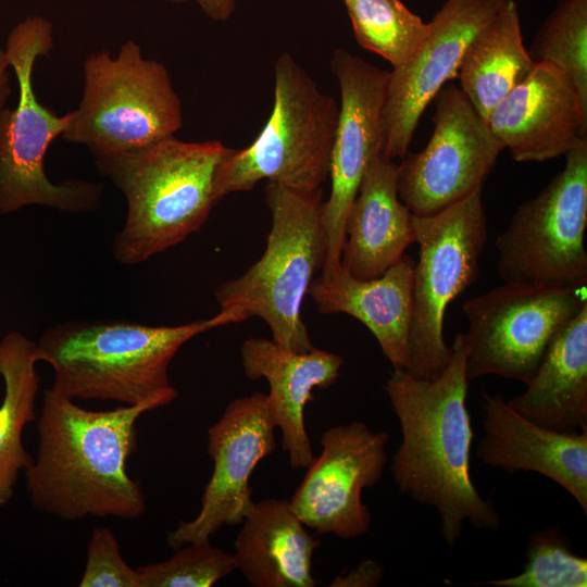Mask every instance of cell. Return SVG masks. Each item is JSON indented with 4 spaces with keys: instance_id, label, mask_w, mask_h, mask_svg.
I'll return each mask as SVG.
<instances>
[{
    "instance_id": "18",
    "label": "cell",
    "mask_w": 587,
    "mask_h": 587,
    "mask_svg": "<svg viewBox=\"0 0 587 587\" xmlns=\"http://www.w3.org/2000/svg\"><path fill=\"white\" fill-rule=\"evenodd\" d=\"M482 463L514 474L536 472L566 490L587 513V432L569 435L539 426L515 411L501 394H482Z\"/></svg>"
},
{
    "instance_id": "25",
    "label": "cell",
    "mask_w": 587,
    "mask_h": 587,
    "mask_svg": "<svg viewBox=\"0 0 587 587\" xmlns=\"http://www.w3.org/2000/svg\"><path fill=\"white\" fill-rule=\"evenodd\" d=\"M37 362L36 342L23 334L11 332L0 340V376L4 383L0 404V508L12 498L20 472L34 460L24 447L23 432L36 416L40 385Z\"/></svg>"
},
{
    "instance_id": "22",
    "label": "cell",
    "mask_w": 587,
    "mask_h": 587,
    "mask_svg": "<svg viewBox=\"0 0 587 587\" xmlns=\"http://www.w3.org/2000/svg\"><path fill=\"white\" fill-rule=\"evenodd\" d=\"M234 547L236 567L254 587H315L312 559L321 541L287 499L254 501Z\"/></svg>"
},
{
    "instance_id": "14",
    "label": "cell",
    "mask_w": 587,
    "mask_h": 587,
    "mask_svg": "<svg viewBox=\"0 0 587 587\" xmlns=\"http://www.w3.org/2000/svg\"><path fill=\"white\" fill-rule=\"evenodd\" d=\"M385 430L360 421L335 425L321 436V454L289 499L299 520L321 535L353 539L367 533L372 515L362 490L374 487L387 464Z\"/></svg>"
},
{
    "instance_id": "10",
    "label": "cell",
    "mask_w": 587,
    "mask_h": 587,
    "mask_svg": "<svg viewBox=\"0 0 587 587\" xmlns=\"http://www.w3.org/2000/svg\"><path fill=\"white\" fill-rule=\"evenodd\" d=\"M565 158L563 170L515 210L495 240L504 283L586 287L587 143Z\"/></svg>"
},
{
    "instance_id": "2",
    "label": "cell",
    "mask_w": 587,
    "mask_h": 587,
    "mask_svg": "<svg viewBox=\"0 0 587 587\" xmlns=\"http://www.w3.org/2000/svg\"><path fill=\"white\" fill-rule=\"evenodd\" d=\"M166 405L150 400L93 411L52 387L43 391L36 457L25 470L33 505L64 520H133L146 512L140 483L127 472L138 419Z\"/></svg>"
},
{
    "instance_id": "23",
    "label": "cell",
    "mask_w": 587,
    "mask_h": 587,
    "mask_svg": "<svg viewBox=\"0 0 587 587\" xmlns=\"http://www.w3.org/2000/svg\"><path fill=\"white\" fill-rule=\"evenodd\" d=\"M508 403L545 428L587 432V304L554 336L526 390Z\"/></svg>"
},
{
    "instance_id": "6",
    "label": "cell",
    "mask_w": 587,
    "mask_h": 587,
    "mask_svg": "<svg viewBox=\"0 0 587 587\" xmlns=\"http://www.w3.org/2000/svg\"><path fill=\"white\" fill-rule=\"evenodd\" d=\"M53 48L52 24L29 16L9 34L4 49L18 87L16 105L0 110V213L27 205L67 213H88L101 204L103 186L85 179L53 183L45 172V157L67 128L72 113L57 114L36 97L33 73L36 61Z\"/></svg>"
},
{
    "instance_id": "15",
    "label": "cell",
    "mask_w": 587,
    "mask_h": 587,
    "mask_svg": "<svg viewBox=\"0 0 587 587\" xmlns=\"http://www.w3.org/2000/svg\"><path fill=\"white\" fill-rule=\"evenodd\" d=\"M275 428L265 394L257 391L226 405L208 429L207 452L213 470L201 508L195 519L180 521L168 533L171 548L210 540L222 526L241 524L254 502L250 477L276 448Z\"/></svg>"
},
{
    "instance_id": "1",
    "label": "cell",
    "mask_w": 587,
    "mask_h": 587,
    "mask_svg": "<svg viewBox=\"0 0 587 587\" xmlns=\"http://www.w3.org/2000/svg\"><path fill=\"white\" fill-rule=\"evenodd\" d=\"M447 366L432 379L394 370L385 384L400 423L390 472L399 490L437 510L444 541L454 547L469 522L497 530L501 516L471 477L473 429L466 408V341L458 334Z\"/></svg>"
},
{
    "instance_id": "26",
    "label": "cell",
    "mask_w": 587,
    "mask_h": 587,
    "mask_svg": "<svg viewBox=\"0 0 587 587\" xmlns=\"http://www.w3.org/2000/svg\"><path fill=\"white\" fill-rule=\"evenodd\" d=\"M358 43L399 67L424 43L428 23L401 0H344Z\"/></svg>"
},
{
    "instance_id": "30",
    "label": "cell",
    "mask_w": 587,
    "mask_h": 587,
    "mask_svg": "<svg viewBox=\"0 0 587 587\" xmlns=\"http://www.w3.org/2000/svg\"><path fill=\"white\" fill-rule=\"evenodd\" d=\"M80 587H141L137 569L123 559L117 539L108 527L93 528Z\"/></svg>"
},
{
    "instance_id": "9",
    "label": "cell",
    "mask_w": 587,
    "mask_h": 587,
    "mask_svg": "<svg viewBox=\"0 0 587 587\" xmlns=\"http://www.w3.org/2000/svg\"><path fill=\"white\" fill-rule=\"evenodd\" d=\"M419 260L413 273L410 366L413 376L432 379L451 358L444 339L447 307L479 275L487 240L482 189L430 215H413Z\"/></svg>"
},
{
    "instance_id": "3",
    "label": "cell",
    "mask_w": 587,
    "mask_h": 587,
    "mask_svg": "<svg viewBox=\"0 0 587 587\" xmlns=\"http://www.w3.org/2000/svg\"><path fill=\"white\" fill-rule=\"evenodd\" d=\"M240 317L233 309H221L211 319L176 326L72 321L41 335L37 358L52 367V388L74 400L168 404L178 395L168 365L179 348L199 334L241 322Z\"/></svg>"
},
{
    "instance_id": "20",
    "label": "cell",
    "mask_w": 587,
    "mask_h": 587,
    "mask_svg": "<svg viewBox=\"0 0 587 587\" xmlns=\"http://www.w3.org/2000/svg\"><path fill=\"white\" fill-rule=\"evenodd\" d=\"M415 261L404 254L383 275L359 279L341 265L322 270L308 294L322 314L345 313L369 328L394 370H409Z\"/></svg>"
},
{
    "instance_id": "13",
    "label": "cell",
    "mask_w": 587,
    "mask_h": 587,
    "mask_svg": "<svg viewBox=\"0 0 587 587\" xmlns=\"http://www.w3.org/2000/svg\"><path fill=\"white\" fill-rule=\"evenodd\" d=\"M330 68L340 91L332 148L330 193L322 203L326 258L322 270L340 265L348 212L363 175L383 150V110L389 71L345 49H336Z\"/></svg>"
},
{
    "instance_id": "32",
    "label": "cell",
    "mask_w": 587,
    "mask_h": 587,
    "mask_svg": "<svg viewBox=\"0 0 587 587\" xmlns=\"http://www.w3.org/2000/svg\"><path fill=\"white\" fill-rule=\"evenodd\" d=\"M172 3L193 2L211 20L225 22L235 12V0H165Z\"/></svg>"
},
{
    "instance_id": "31",
    "label": "cell",
    "mask_w": 587,
    "mask_h": 587,
    "mask_svg": "<svg viewBox=\"0 0 587 587\" xmlns=\"http://www.w3.org/2000/svg\"><path fill=\"white\" fill-rule=\"evenodd\" d=\"M383 566L372 559L363 560L357 567L335 576L330 587H375L383 577Z\"/></svg>"
},
{
    "instance_id": "12",
    "label": "cell",
    "mask_w": 587,
    "mask_h": 587,
    "mask_svg": "<svg viewBox=\"0 0 587 587\" xmlns=\"http://www.w3.org/2000/svg\"><path fill=\"white\" fill-rule=\"evenodd\" d=\"M433 133L423 150L398 165L397 191L413 215H430L483 188L504 149L453 84L433 99Z\"/></svg>"
},
{
    "instance_id": "16",
    "label": "cell",
    "mask_w": 587,
    "mask_h": 587,
    "mask_svg": "<svg viewBox=\"0 0 587 587\" xmlns=\"http://www.w3.org/2000/svg\"><path fill=\"white\" fill-rule=\"evenodd\" d=\"M511 0H446L415 55L389 71L383 110L382 157L394 161L408 153L419 121L430 101L457 77L473 37Z\"/></svg>"
},
{
    "instance_id": "24",
    "label": "cell",
    "mask_w": 587,
    "mask_h": 587,
    "mask_svg": "<svg viewBox=\"0 0 587 587\" xmlns=\"http://www.w3.org/2000/svg\"><path fill=\"white\" fill-rule=\"evenodd\" d=\"M535 64L524 46L517 4L511 0L470 41L457 77L461 90L487 121Z\"/></svg>"
},
{
    "instance_id": "7",
    "label": "cell",
    "mask_w": 587,
    "mask_h": 587,
    "mask_svg": "<svg viewBox=\"0 0 587 587\" xmlns=\"http://www.w3.org/2000/svg\"><path fill=\"white\" fill-rule=\"evenodd\" d=\"M336 100L288 52L275 63L271 114L255 139L233 150L216 180L218 199L275 180L302 192L322 189L328 178L338 121Z\"/></svg>"
},
{
    "instance_id": "11",
    "label": "cell",
    "mask_w": 587,
    "mask_h": 587,
    "mask_svg": "<svg viewBox=\"0 0 587 587\" xmlns=\"http://www.w3.org/2000/svg\"><path fill=\"white\" fill-rule=\"evenodd\" d=\"M582 288L504 283L467 299L466 374L527 384L560 329L586 304Z\"/></svg>"
},
{
    "instance_id": "19",
    "label": "cell",
    "mask_w": 587,
    "mask_h": 587,
    "mask_svg": "<svg viewBox=\"0 0 587 587\" xmlns=\"http://www.w3.org/2000/svg\"><path fill=\"white\" fill-rule=\"evenodd\" d=\"M240 354L246 376L268 383V409L282 432V448L288 453L290 466L307 469L314 454L304 423L305 405L313 400L314 388L336 383L344 359L317 348L297 353L273 339L255 337L242 342Z\"/></svg>"
},
{
    "instance_id": "5",
    "label": "cell",
    "mask_w": 587,
    "mask_h": 587,
    "mask_svg": "<svg viewBox=\"0 0 587 587\" xmlns=\"http://www.w3.org/2000/svg\"><path fill=\"white\" fill-rule=\"evenodd\" d=\"M265 200L272 226L262 257L242 275L221 284V309L245 320L259 316L280 347L305 353L315 347L301 319V305L326 258L322 224V189L302 192L267 180Z\"/></svg>"
},
{
    "instance_id": "8",
    "label": "cell",
    "mask_w": 587,
    "mask_h": 587,
    "mask_svg": "<svg viewBox=\"0 0 587 587\" xmlns=\"http://www.w3.org/2000/svg\"><path fill=\"white\" fill-rule=\"evenodd\" d=\"M83 72L82 99L61 137L93 158L140 148L182 128V101L170 72L145 58L134 40L115 57L105 49L92 52Z\"/></svg>"
},
{
    "instance_id": "33",
    "label": "cell",
    "mask_w": 587,
    "mask_h": 587,
    "mask_svg": "<svg viewBox=\"0 0 587 587\" xmlns=\"http://www.w3.org/2000/svg\"><path fill=\"white\" fill-rule=\"evenodd\" d=\"M9 67L4 49L0 47V110L5 107L11 95Z\"/></svg>"
},
{
    "instance_id": "4",
    "label": "cell",
    "mask_w": 587,
    "mask_h": 587,
    "mask_svg": "<svg viewBox=\"0 0 587 587\" xmlns=\"http://www.w3.org/2000/svg\"><path fill=\"white\" fill-rule=\"evenodd\" d=\"M233 150L218 140L190 142L174 135L96 157L98 172L127 204L124 225L113 241L114 258L138 264L198 232L220 201L217 174Z\"/></svg>"
},
{
    "instance_id": "21",
    "label": "cell",
    "mask_w": 587,
    "mask_h": 587,
    "mask_svg": "<svg viewBox=\"0 0 587 587\" xmlns=\"http://www.w3.org/2000/svg\"><path fill=\"white\" fill-rule=\"evenodd\" d=\"M397 173L398 164L376 157L348 212L340 265L355 278L383 275L415 242L412 213L398 197Z\"/></svg>"
},
{
    "instance_id": "29",
    "label": "cell",
    "mask_w": 587,
    "mask_h": 587,
    "mask_svg": "<svg viewBox=\"0 0 587 587\" xmlns=\"http://www.w3.org/2000/svg\"><path fill=\"white\" fill-rule=\"evenodd\" d=\"M235 570L234 554L210 540L185 544L170 559L137 569L141 587H210Z\"/></svg>"
},
{
    "instance_id": "28",
    "label": "cell",
    "mask_w": 587,
    "mask_h": 587,
    "mask_svg": "<svg viewBox=\"0 0 587 587\" xmlns=\"http://www.w3.org/2000/svg\"><path fill=\"white\" fill-rule=\"evenodd\" d=\"M526 559L524 570L515 576L474 584L496 587L587 586V559L572 551L570 539L557 527L530 535Z\"/></svg>"
},
{
    "instance_id": "27",
    "label": "cell",
    "mask_w": 587,
    "mask_h": 587,
    "mask_svg": "<svg viewBox=\"0 0 587 587\" xmlns=\"http://www.w3.org/2000/svg\"><path fill=\"white\" fill-rule=\"evenodd\" d=\"M530 55L561 68L587 103V0H558L535 36Z\"/></svg>"
},
{
    "instance_id": "17",
    "label": "cell",
    "mask_w": 587,
    "mask_h": 587,
    "mask_svg": "<svg viewBox=\"0 0 587 587\" xmlns=\"http://www.w3.org/2000/svg\"><path fill=\"white\" fill-rule=\"evenodd\" d=\"M516 162H541L587 143V103L572 79L549 62H536L487 120Z\"/></svg>"
}]
</instances>
